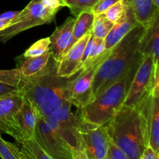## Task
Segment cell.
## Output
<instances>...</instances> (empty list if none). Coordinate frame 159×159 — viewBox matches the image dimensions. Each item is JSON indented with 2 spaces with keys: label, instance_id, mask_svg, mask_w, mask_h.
I'll return each mask as SVG.
<instances>
[{
  "label": "cell",
  "instance_id": "83f0119b",
  "mask_svg": "<svg viewBox=\"0 0 159 159\" xmlns=\"http://www.w3.org/2000/svg\"><path fill=\"white\" fill-rule=\"evenodd\" d=\"M127 5V2L126 0H119L109 9H107L103 13L110 22L115 23L121 18L123 14L124 13Z\"/></svg>",
  "mask_w": 159,
  "mask_h": 159
},
{
  "label": "cell",
  "instance_id": "ffe728a7",
  "mask_svg": "<svg viewBox=\"0 0 159 159\" xmlns=\"http://www.w3.org/2000/svg\"><path fill=\"white\" fill-rule=\"evenodd\" d=\"M105 43L104 39L97 38L92 34L91 37L89 39L84 51L82 62L81 65L80 71L89 64L99 58L105 52Z\"/></svg>",
  "mask_w": 159,
  "mask_h": 159
},
{
  "label": "cell",
  "instance_id": "6da1fadb",
  "mask_svg": "<svg viewBox=\"0 0 159 159\" xmlns=\"http://www.w3.org/2000/svg\"><path fill=\"white\" fill-rule=\"evenodd\" d=\"M71 78L57 75V62L51 57L35 75L22 78L19 89L29 99L37 115L43 119L57 115L68 102V86Z\"/></svg>",
  "mask_w": 159,
  "mask_h": 159
},
{
  "label": "cell",
  "instance_id": "5bb4252c",
  "mask_svg": "<svg viewBox=\"0 0 159 159\" xmlns=\"http://www.w3.org/2000/svg\"><path fill=\"white\" fill-rule=\"evenodd\" d=\"M23 98L19 89L0 96V130L10 135L13 119L23 104Z\"/></svg>",
  "mask_w": 159,
  "mask_h": 159
},
{
  "label": "cell",
  "instance_id": "e0dca14e",
  "mask_svg": "<svg viewBox=\"0 0 159 159\" xmlns=\"http://www.w3.org/2000/svg\"><path fill=\"white\" fill-rule=\"evenodd\" d=\"M131 9L137 22L148 27L159 14V7L153 0H126Z\"/></svg>",
  "mask_w": 159,
  "mask_h": 159
},
{
  "label": "cell",
  "instance_id": "cb8c5ba5",
  "mask_svg": "<svg viewBox=\"0 0 159 159\" xmlns=\"http://www.w3.org/2000/svg\"><path fill=\"white\" fill-rule=\"evenodd\" d=\"M0 158L3 159H24L21 150L15 144L5 141L0 135Z\"/></svg>",
  "mask_w": 159,
  "mask_h": 159
},
{
  "label": "cell",
  "instance_id": "2e32d148",
  "mask_svg": "<svg viewBox=\"0 0 159 159\" xmlns=\"http://www.w3.org/2000/svg\"><path fill=\"white\" fill-rule=\"evenodd\" d=\"M141 52L144 56L151 54L154 63L158 66L159 58V14L155 16L152 23L146 27V32L142 39Z\"/></svg>",
  "mask_w": 159,
  "mask_h": 159
},
{
  "label": "cell",
  "instance_id": "d6a6232c",
  "mask_svg": "<svg viewBox=\"0 0 159 159\" xmlns=\"http://www.w3.org/2000/svg\"><path fill=\"white\" fill-rule=\"evenodd\" d=\"M19 88L15 86H12V85H8V84L2 83V82H0V96H3V95L8 94L9 93H12V92L16 91V89H18Z\"/></svg>",
  "mask_w": 159,
  "mask_h": 159
},
{
  "label": "cell",
  "instance_id": "4dcf8cb0",
  "mask_svg": "<svg viewBox=\"0 0 159 159\" xmlns=\"http://www.w3.org/2000/svg\"><path fill=\"white\" fill-rule=\"evenodd\" d=\"M159 153L155 152V149L150 145L146 146L143 150L140 159H158Z\"/></svg>",
  "mask_w": 159,
  "mask_h": 159
},
{
  "label": "cell",
  "instance_id": "f1b7e54d",
  "mask_svg": "<svg viewBox=\"0 0 159 159\" xmlns=\"http://www.w3.org/2000/svg\"><path fill=\"white\" fill-rule=\"evenodd\" d=\"M106 159H128L124 151L110 138Z\"/></svg>",
  "mask_w": 159,
  "mask_h": 159
},
{
  "label": "cell",
  "instance_id": "44dd1931",
  "mask_svg": "<svg viewBox=\"0 0 159 159\" xmlns=\"http://www.w3.org/2000/svg\"><path fill=\"white\" fill-rule=\"evenodd\" d=\"M155 104H154L153 118L150 130L149 145L159 153V82L154 87Z\"/></svg>",
  "mask_w": 159,
  "mask_h": 159
},
{
  "label": "cell",
  "instance_id": "7c38bea8",
  "mask_svg": "<svg viewBox=\"0 0 159 159\" xmlns=\"http://www.w3.org/2000/svg\"><path fill=\"white\" fill-rule=\"evenodd\" d=\"M92 30L79 39L57 62V75L63 78H71L80 71L84 51Z\"/></svg>",
  "mask_w": 159,
  "mask_h": 159
},
{
  "label": "cell",
  "instance_id": "ac0fdd59",
  "mask_svg": "<svg viewBox=\"0 0 159 159\" xmlns=\"http://www.w3.org/2000/svg\"><path fill=\"white\" fill-rule=\"evenodd\" d=\"M94 19L95 14L93 13L92 9L82 12L75 17L73 25L71 47L79 39L92 30Z\"/></svg>",
  "mask_w": 159,
  "mask_h": 159
},
{
  "label": "cell",
  "instance_id": "d590c367",
  "mask_svg": "<svg viewBox=\"0 0 159 159\" xmlns=\"http://www.w3.org/2000/svg\"><path fill=\"white\" fill-rule=\"evenodd\" d=\"M61 2H63V4H64V0H60ZM64 6H65V4H64Z\"/></svg>",
  "mask_w": 159,
  "mask_h": 159
},
{
  "label": "cell",
  "instance_id": "9a60e30c",
  "mask_svg": "<svg viewBox=\"0 0 159 159\" xmlns=\"http://www.w3.org/2000/svg\"><path fill=\"white\" fill-rule=\"evenodd\" d=\"M138 24L139 23L137 22L131 9L127 4L125 12L121 18L113 23V27L104 39L105 50H110L113 48L129 31L131 30Z\"/></svg>",
  "mask_w": 159,
  "mask_h": 159
},
{
  "label": "cell",
  "instance_id": "ba28073f",
  "mask_svg": "<svg viewBox=\"0 0 159 159\" xmlns=\"http://www.w3.org/2000/svg\"><path fill=\"white\" fill-rule=\"evenodd\" d=\"M159 82V68L154 63L153 57L148 54L144 57L136 70L127 89L123 106L134 107Z\"/></svg>",
  "mask_w": 159,
  "mask_h": 159
},
{
  "label": "cell",
  "instance_id": "484cf974",
  "mask_svg": "<svg viewBox=\"0 0 159 159\" xmlns=\"http://www.w3.org/2000/svg\"><path fill=\"white\" fill-rule=\"evenodd\" d=\"M50 51V39L45 37L37 40L32 46L30 47L23 54V57H36L41 55L47 51Z\"/></svg>",
  "mask_w": 159,
  "mask_h": 159
},
{
  "label": "cell",
  "instance_id": "52a82bcc",
  "mask_svg": "<svg viewBox=\"0 0 159 159\" xmlns=\"http://www.w3.org/2000/svg\"><path fill=\"white\" fill-rule=\"evenodd\" d=\"M110 51L111 49L106 50L101 57L76 73V77L75 75L71 78L68 86V99L71 106H75L78 110L94 99L92 92L94 77L99 65L108 57Z\"/></svg>",
  "mask_w": 159,
  "mask_h": 159
},
{
  "label": "cell",
  "instance_id": "d4e9b609",
  "mask_svg": "<svg viewBox=\"0 0 159 159\" xmlns=\"http://www.w3.org/2000/svg\"><path fill=\"white\" fill-rule=\"evenodd\" d=\"M98 0H64L65 6L69 8L73 16L76 17L84 11L89 10Z\"/></svg>",
  "mask_w": 159,
  "mask_h": 159
},
{
  "label": "cell",
  "instance_id": "f546056e",
  "mask_svg": "<svg viewBox=\"0 0 159 159\" xmlns=\"http://www.w3.org/2000/svg\"><path fill=\"white\" fill-rule=\"evenodd\" d=\"M119 0H98L97 2L92 8V11L95 14V16L103 13L107 9H109L110 6H113Z\"/></svg>",
  "mask_w": 159,
  "mask_h": 159
},
{
  "label": "cell",
  "instance_id": "7a4b0ae2",
  "mask_svg": "<svg viewBox=\"0 0 159 159\" xmlns=\"http://www.w3.org/2000/svg\"><path fill=\"white\" fill-rule=\"evenodd\" d=\"M146 27L138 24L129 31L113 48L99 65L92 86L93 97L125 76L134 75L144 56L141 52Z\"/></svg>",
  "mask_w": 159,
  "mask_h": 159
},
{
  "label": "cell",
  "instance_id": "9c48e42d",
  "mask_svg": "<svg viewBox=\"0 0 159 159\" xmlns=\"http://www.w3.org/2000/svg\"><path fill=\"white\" fill-rule=\"evenodd\" d=\"M34 138L51 159H72L69 149L61 137L38 115Z\"/></svg>",
  "mask_w": 159,
  "mask_h": 159
},
{
  "label": "cell",
  "instance_id": "30bf717a",
  "mask_svg": "<svg viewBox=\"0 0 159 159\" xmlns=\"http://www.w3.org/2000/svg\"><path fill=\"white\" fill-rule=\"evenodd\" d=\"M79 128L85 143L87 159H106L110 138L105 124L93 127L79 121Z\"/></svg>",
  "mask_w": 159,
  "mask_h": 159
},
{
  "label": "cell",
  "instance_id": "4fadbf2b",
  "mask_svg": "<svg viewBox=\"0 0 159 159\" xmlns=\"http://www.w3.org/2000/svg\"><path fill=\"white\" fill-rule=\"evenodd\" d=\"M75 17H68L65 23L57 26L50 39V51L54 60L58 62L71 48L73 25Z\"/></svg>",
  "mask_w": 159,
  "mask_h": 159
},
{
  "label": "cell",
  "instance_id": "8fae6325",
  "mask_svg": "<svg viewBox=\"0 0 159 159\" xmlns=\"http://www.w3.org/2000/svg\"><path fill=\"white\" fill-rule=\"evenodd\" d=\"M23 102L13 119L10 136L21 143L34 137L37 113L30 101L23 96Z\"/></svg>",
  "mask_w": 159,
  "mask_h": 159
},
{
  "label": "cell",
  "instance_id": "1f68e13d",
  "mask_svg": "<svg viewBox=\"0 0 159 159\" xmlns=\"http://www.w3.org/2000/svg\"><path fill=\"white\" fill-rule=\"evenodd\" d=\"M41 2L46 7L51 9H61L62 7H65L63 2L60 0H41Z\"/></svg>",
  "mask_w": 159,
  "mask_h": 159
},
{
  "label": "cell",
  "instance_id": "e575fe53",
  "mask_svg": "<svg viewBox=\"0 0 159 159\" xmlns=\"http://www.w3.org/2000/svg\"><path fill=\"white\" fill-rule=\"evenodd\" d=\"M9 23H10V22L0 20V31H1L2 30L4 29V28H6V26L9 24Z\"/></svg>",
  "mask_w": 159,
  "mask_h": 159
},
{
  "label": "cell",
  "instance_id": "4316f807",
  "mask_svg": "<svg viewBox=\"0 0 159 159\" xmlns=\"http://www.w3.org/2000/svg\"><path fill=\"white\" fill-rule=\"evenodd\" d=\"M22 75L19 68L0 70V82L19 88L22 80Z\"/></svg>",
  "mask_w": 159,
  "mask_h": 159
},
{
  "label": "cell",
  "instance_id": "d6986e66",
  "mask_svg": "<svg viewBox=\"0 0 159 159\" xmlns=\"http://www.w3.org/2000/svg\"><path fill=\"white\" fill-rule=\"evenodd\" d=\"M51 57V51H49L36 57H24L25 59L21 62L19 68L22 77H30L40 71L47 65Z\"/></svg>",
  "mask_w": 159,
  "mask_h": 159
},
{
  "label": "cell",
  "instance_id": "8992f818",
  "mask_svg": "<svg viewBox=\"0 0 159 159\" xmlns=\"http://www.w3.org/2000/svg\"><path fill=\"white\" fill-rule=\"evenodd\" d=\"M59 10L46 7L41 0H32L6 28L0 31V41L6 43L23 31L51 23Z\"/></svg>",
  "mask_w": 159,
  "mask_h": 159
},
{
  "label": "cell",
  "instance_id": "5b68a950",
  "mask_svg": "<svg viewBox=\"0 0 159 159\" xmlns=\"http://www.w3.org/2000/svg\"><path fill=\"white\" fill-rule=\"evenodd\" d=\"M44 120L61 137L69 149L72 159H87L85 143L79 128V117L71 111V104L69 102L57 115Z\"/></svg>",
  "mask_w": 159,
  "mask_h": 159
},
{
  "label": "cell",
  "instance_id": "3957f363",
  "mask_svg": "<svg viewBox=\"0 0 159 159\" xmlns=\"http://www.w3.org/2000/svg\"><path fill=\"white\" fill-rule=\"evenodd\" d=\"M105 126L109 138L124 151L128 159H140L147 144L135 106H122Z\"/></svg>",
  "mask_w": 159,
  "mask_h": 159
},
{
  "label": "cell",
  "instance_id": "7402d4cb",
  "mask_svg": "<svg viewBox=\"0 0 159 159\" xmlns=\"http://www.w3.org/2000/svg\"><path fill=\"white\" fill-rule=\"evenodd\" d=\"M24 159H51L34 137L20 143Z\"/></svg>",
  "mask_w": 159,
  "mask_h": 159
},
{
  "label": "cell",
  "instance_id": "836d02e7",
  "mask_svg": "<svg viewBox=\"0 0 159 159\" xmlns=\"http://www.w3.org/2000/svg\"><path fill=\"white\" fill-rule=\"evenodd\" d=\"M20 11H10V12H5V13L0 15V20L11 22L13 19L16 17V16L20 13Z\"/></svg>",
  "mask_w": 159,
  "mask_h": 159
},
{
  "label": "cell",
  "instance_id": "277c9868",
  "mask_svg": "<svg viewBox=\"0 0 159 159\" xmlns=\"http://www.w3.org/2000/svg\"><path fill=\"white\" fill-rule=\"evenodd\" d=\"M133 77L129 75L114 82L85 107L79 109L77 116L79 121L93 127L107 124L123 106Z\"/></svg>",
  "mask_w": 159,
  "mask_h": 159
},
{
  "label": "cell",
  "instance_id": "603a6c76",
  "mask_svg": "<svg viewBox=\"0 0 159 159\" xmlns=\"http://www.w3.org/2000/svg\"><path fill=\"white\" fill-rule=\"evenodd\" d=\"M113 26V23L110 22L106 17L105 14H98L95 16L93 28H92V34L97 38L105 39Z\"/></svg>",
  "mask_w": 159,
  "mask_h": 159
}]
</instances>
